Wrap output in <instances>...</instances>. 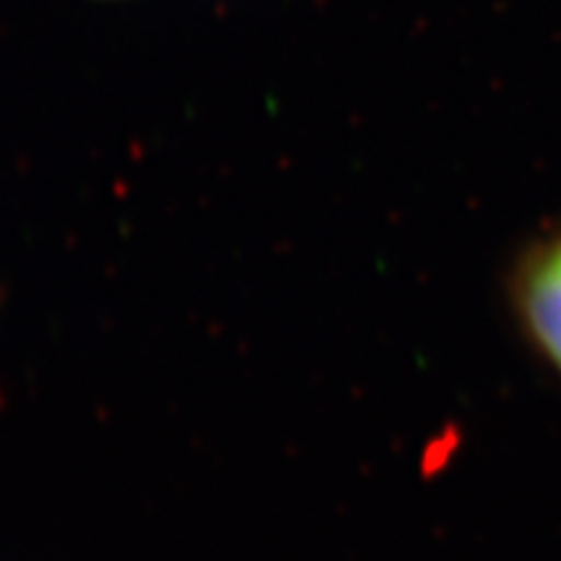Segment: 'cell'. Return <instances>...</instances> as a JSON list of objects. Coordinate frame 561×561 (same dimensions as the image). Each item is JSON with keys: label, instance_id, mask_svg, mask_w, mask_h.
<instances>
[{"label": "cell", "instance_id": "1", "mask_svg": "<svg viewBox=\"0 0 561 561\" xmlns=\"http://www.w3.org/2000/svg\"><path fill=\"white\" fill-rule=\"evenodd\" d=\"M507 299L523 339L561 380V224L525 244L510 268Z\"/></svg>", "mask_w": 561, "mask_h": 561}]
</instances>
